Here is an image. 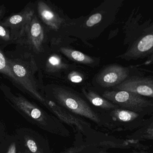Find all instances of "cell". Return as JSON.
I'll return each mask as SVG.
<instances>
[{
    "label": "cell",
    "mask_w": 153,
    "mask_h": 153,
    "mask_svg": "<svg viewBox=\"0 0 153 153\" xmlns=\"http://www.w3.org/2000/svg\"><path fill=\"white\" fill-rule=\"evenodd\" d=\"M60 51L71 60L78 63L85 64H91L94 63L92 57L77 50L66 47H62L60 49Z\"/></svg>",
    "instance_id": "obj_9"
},
{
    "label": "cell",
    "mask_w": 153,
    "mask_h": 153,
    "mask_svg": "<svg viewBox=\"0 0 153 153\" xmlns=\"http://www.w3.org/2000/svg\"><path fill=\"white\" fill-rule=\"evenodd\" d=\"M37 8L39 16L45 25L56 31L60 29L63 23V19L52 7L41 1L38 2Z\"/></svg>",
    "instance_id": "obj_8"
},
{
    "label": "cell",
    "mask_w": 153,
    "mask_h": 153,
    "mask_svg": "<svg viewBox=\"0 0 153 153\" xmlns=\"http://www.w3.org/2000/svg\"><path fill=\"white\" fill-rule=\"evenodd\" d=\"M45 37L44 28L36 14L24 28L18 43L26 45L37 54L44 51Z\"/></svg>",
    "instance_id": "obj_2"
},
{
    "label": "cell",
    "mask_w": 153,
    "mask_h": 153,
    "mask_svg": "<svg viewBox=\"0 0 153 153\" xmlns=\"http://www.w3.org/2000/svg\"><path fill=\"white\" fill-rule=\"evenodd\" d=\"M69 80L72 82L78 83L81 82L82 81V77L79 74L76 72L72 73L69 75Z\"/></svg>",
    "instance_id": "obj_15"
},
{
    "label": "cell",
    "mask_w": 153,
    "mask_h": 153,
    "mask_svg": "<svg viewBox=\"0 0 153 153\" xmlns=\"http://www.w3.org/2000/svg\"><path fill=\"white\" fill-rule=\"evenodd\" d=\"M102 19V14L100 13H96L89 17L85 24L88 27H91L101 22Z\"/></svg>",
    "instance_id": "obj_14"
},
{
    "label": "cell",
    "mask_w": 153,
    "mask_h": 153,
    "mask_svg": "<svg viewBox=\"0 0 153 153\" xmlns=\"http://www.w3.org/2000/svg\"><path fill=\"white\" fill-rule=\"evenodd\" d=\"M129 74L128 67L114 64L103 69L97 76L96 81L103 87L117 86L129 77Z\"/></svg>",
    "instance_id": "obj_7"
},
{
    "label": "cell",
    "mask_w": 153,
    "mask_h": 153,
    "mask_svg": "<svg viewBox=\"0 0 153 153\" xmlns=\"http://www.w3.org/2000/svg\"><path fill=\"white\" fill-rule=\"evenodd\" d=\"M35 14L33 8L26 7L20 12L9 16L0 23L10 30L16 43H18L23 29Z\"/></svg>",
    "instance_id": "obj_6"
},
{
    "label": "cell",
    "mask_w": 153,
    "mask_h": 153,
    "mask_svg": "<svg viewBox=\"0 0 153 153\" xmlns=\"http://www.w3.org/2000/svg\"><path fill=\"white\" fill-rule=\"evenodd\" d=\"M46 66L49 72H56L62 68L64 64L59 56L53 54L48 59Z\"/></svg>",
    "instance_id": "obj_12"
},
{
    "label": "cell",
    "mask_w": 153,
    "mask_h": 153,
    "mask_svg": "<svg viewBox=\"0 0 153 153\" xmlns=\"http://www.w3.org/2000/svg\"><path fill=\"white\" fill-rule=\"evenodd\" d=\"M118 57L128 61L148 57L147 63H153V22L133 40L125 53Z\"/></svg>",
    "instance_id": "obj_1"
},
{
    "label": "cell",
    "mask_w": 153,
    "mask_h": 153,
    "mask_svg": "<svg viewBox=\"0 0 153 153\" xmlns=\"http://www.w3.org/2000/svg\"><path fill=\"white\" fill-rule=\"evenodd\" d=\"M41 115V112H40V110L38 109H33V110L31 111V116H32L33 118L35 119H36L40 117Z\"/></svg>",
    "instance_id": "obj_17"
},
{
    "label": "cell",
    "mask_w": 153,
    "mask_h": 153,
    "mask_svg": "<svg viewBox=\"0 0 153 153\" xmlns=\"http://www.w3.org/2000/svg\"><path fill=\"white\" fill-rule=\"evenodd\" d=\"M8 63L13 74L19 81L21 85L32 93L37 94L36 81L34 76V70L36 65L35 62H25L19 59L7 58Z\"/></svg>",
    "instance_id": "obj_4"
},
{
    "label": "cell",
    "mask_w": 153,
    "mask_h": 153,
    "mask_svg": "<svg viewBox=\"0 0 153 153\" xmlns=\"http://www.w3.org/2000/svg\"><path fill=\"white\" fill-rule=\"evenodd\" d=\"M4 13V7H3L2 6L1 7V6H0V18H1L2 16H3Z\"/></svg>",
    "instance_id": "obj_18"
},
{
    "label": "cell",
    "mask_w": 153,
    "mask_h": 153,
    "mask_svg": "<svg viewBox=\"0 0 153 153\" xmlns=\"http://www.w3.org/2000/svg\"><path fill=\"white\" fill-rule=\"evenodd\" d=\"M118 90L126 91L153 99V77L130 76L117 85Z\"/></svg>",
    "instance_id": "obj_5"
},
{
    "label": "cell",
    "mask_w": 153,
    "mask_h": 153,
    "mask_svg": "<svg viewBox=\"0 0 153 153\" xmlns=\"http://www.w3.org/2000/svg\"><path fill=\"white\" fill-rule=\"evenodd\" d=\"M143 114L137 113L130 110H120L119 111L117 116L119 119L123 122H132L139 119V118L142 116Z\"/></svg>",
    "instance_id": "obj_11"
},
{
    "label": "cell",
    "mask_w": 153,
    "mask_h": 153,
    "mask_svg": "<svg viewBox=\"0 0 153 153\" xmlns=\"http://www.w3.org/2000/svg\"><path fill=\"white\" fill-rule=\"evenodd\" d=\"M0 73L4 75L14 84L21 86L20 83L13 74L10 66L8 63L7 57L0 50Z\"/></svg>",
    "instance_id": "obj_10"
},
{
    "label": "cell",
    "mask_w": 153,
    "mask_h": 153,
    "mask_svg": "<svg viewBox=\"0 0 153 153\" xmlns=\"http://www.w3.org/2000/svg\"><path fill=\"white\" fill-rule=\"evenodd\" d=\"M104 95L131 111L143 114L153 110V102L152 100L133 93L119 90L108 92Z\"/></svg>",
    "instance_id": "obj_3"
},
{
    "label": "cell",
    "mask_w": 153,
    "mask_h": 153,
    "mask_svg": "<svg viewBox=\"0 0 153 153\" xmlns=\"http://www.w3.org/2000/svg\"><path fill=\"white\" fill-rule=\"evenodd\" d=\"M27 145L28 147H29L31 152L35 153L36 152L37 149L36 145L33 140H30L28 141Z\"/></svg>",
    "instance_id": "obj_16"
},
{
    "label": "cell",
    "mask_w": 153,
    "mask_h": 153,
    "mask_svg": "<svg viewBox=\"0 0 153 153\" xmlns=\"http://www.w3.org/2000/svg\"><path fill=\"white\" fill-rule=\"evenodd\" d=\"M0 38L6 42L16 43L15 40L11 34L10 31L0 23Z\"/></svg>",
    "instance_id": "obj_13"
},
{
    "label": "cell",
    "mask_w": 153,
    "mask_h": 153,
    "mask_svg": "<svg viewBox=\"0 0 153 153\" xmlns=\"http://www.w3.org/2000/svg\"><path fill=\"white\" fill-rule=\"evenodd\" d=\"M9 153H15V149H13V147L12 149L10 151V152Z\"/></svg>",
    "instance_id": "obj_19"
}]
</instances>
